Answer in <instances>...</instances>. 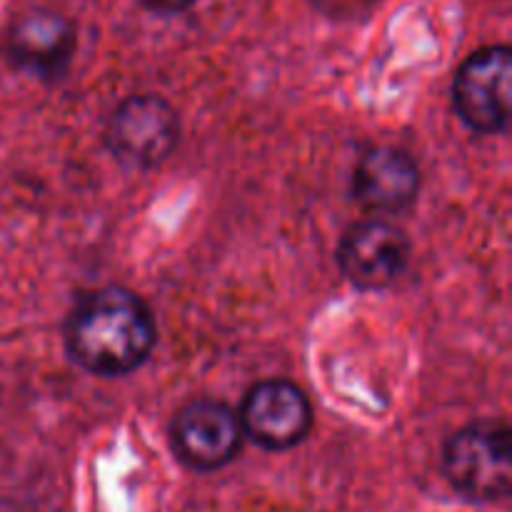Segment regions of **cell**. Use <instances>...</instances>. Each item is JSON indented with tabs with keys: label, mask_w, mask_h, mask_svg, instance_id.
Instances as JSON below:
<instances>
[{
	"label": "cell",
	"mask_w": 512,
	"mask_h": 512,
	"mask_svg": "<svg viewBox=\"0 0 512 512\" xmlns=\"http://www.w3.org/2000/svg\"><path fill=\"white\" fill-rule=\"evenodd\" d=\"M333 5H350V0H328ZM353 3H365V0H353Z\"/></svg>",
	"instance_id": "cell-11"
},
{
	"label": "cell",
	"mask_w": 512,
	"mask_h": 512,
	"mask_svg": "<svg viewBox=\"0 0 512 512\" xmlns=\"http://www.w3.org/2000/svg\"><path fill=\"white\" fill-rule=\"evenodd\" d=\"M410 245L403 230L385 218L355 223L338 245V265L360 290H383L403 275Z\"/></svg>",
	"instance_id": "cell-8"
},
{
	"label": "cell",
	"mask_w": 512,
	"mask_h": 512,
	"mask_svg": "<svg viewBox=\"0 0 512 512\" xmlns=\"http://www.w3.org/2000/svg\"><path fill=\"white\" fill-rule=\"evenodd\" d=\"M75 25L50 8H28L15 15L5 33V55L23 73L58 80L75 55Z\"/></svg>",
	"instance_id": "cell-7"
},
{
	"label": "cell",
	"mask_w": 512,
	"mask_h": 512,
	"mask_svg": "<svg viewBox=\"0 0 512 512\" xmlns=\"http://www.w3.org/2000/svg\"><path fill=\"white\" fill-rule=\"evenodd\" d=\"M443 468L465 498L493 503L508 498L512 485L510 430L500 423H475L455 433L445 445Z\"/></svg>",
	"instance_id": "cell-2"
},
{
	"label": "cell",
	"mask_w": 512,
	"mask_h": 512,
	"mask_svg": "<svg viewBox=\"0 0 512 512\" xmlns=\"http://www.w3.org/2000/svg\"><path fill=\"white\" fill-rule=\"evenodd\" d=\"M140 3L158 15H178L185 13L188 8H193L195 0H140Z\"/></svg>",
	"instance_id": "cell-10"
},
{
	"label": "cell",
	"mask_w": 512,
	"mask_h": 512,
	"mask_svg": "<svg viewBox=\"0 0 512 512\" xmlns=\"http://www.w3.org/2000/svg\"><path fill=\"white\" fill-rule=\"evenodd\" d=\"M180 123L170 103L158 95H133L113 110L105 128L110 153L128 168H158L173 155Z\"/></svg>",
	"instance_id": "cell-3"
},
{
	"label": "cell",
	"mask_w": 512,
	"mask_h": 512,
	"mask_svg": "<svg viewBox=\"0 0 512 512\" xmlns=\"http://www.w3.org/2000/svg\"><path fill=\"white\" fill-rule=\"evenodd\" d=\"M65 345L70 358L88 373L103 378L128 375L140 368L153 350V315L130 290H95L70 313Z\"/></svg>",
	"instance_id": "cell-1"
},
{
	"label": "cell",
	"mask_w": 512,
	"mask_h": 512,
	"mask_svg": "<svg viewBox=\"0 0 512 512\" xmlns=\"http://www.w3.org/2000/svg\"><path fill=\"white\" fill-rule=\"evenodd\" d=\"M420 190V170L408 153L390 145L368 150L350 180V195L373 218L410 208Z\"/></svg>",
	"instance_id": "cell-9"
},
{
	"label": "cell",
	"mask_w": 512,
	"mask_h": 512,
	"mask_svg": "<svg viewBox=\"0 0 512 512\" xmlns=\"http://www.w3.org/2000/svg\"><path fill=\"white\" fill-rule=\"evenodd\" d=\"M240 428L265 450H288L303 443L313 425L308 395L288 380H263L248 390L240 408Z\"/></svg>",
	"instance_id": "cell-6"
},
{
	"label": "cell",
	"mask_w": 512,
	"mask_h": 512,
	"mask_svg": "<svg viewBox=\"0 0 512 512\" xmlns=\"http://www.w3.org/2000/svg\"><path fill=\"white\" fill-rule=\"evenodd\" d=\"M510 85L512 53L508 45L475 50L455 75V113L475 133H500L510 120Z\"/></svg>",
	"instance_id": "cell-4"
},
{
	"label": "cell",
	"mask_w": 512,
	"mask_h": 512,
	"mask_svg": "<svg viewBox=\"0 0 512 512\" xmlns=\"http://www.w3.org/2000/svg\"><path fill=\"white\" fill-rule=\"evenodd\" d=\"M170 445L180 463L193 470H218L243 445L240 418L230 405L200 398L178 410L170 425Z\"/></svg>",
	"instance_id": "cell-5"
}]
</instances>
